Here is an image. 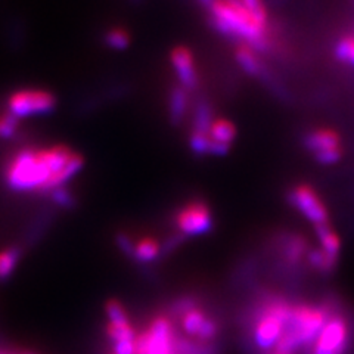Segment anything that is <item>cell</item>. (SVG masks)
<instances>
[{
	"label": "cell",
	"mask_w": 354,
	"mask_h": 354,
	"mask_svg": "<svg viewBox=\"0 0 354 354\" xmlns=\"http://www.w3.org/2000/svg\"><path fill=\"white\" fill-rule=\"evenodd\" d=\"M84 167L80 152L66 145L22 148L3 169V180L10 191L50 194L68 183Z\"/></svg>",
	"instance_id": "1"
},
{
	"label": "cell",
	"mask_w": 354,
	"mask_h": 354,
	"mask_svg": "<svg viewBox=\"0 0 354 354\" xmlns=\"http://www.w3.org/2000/svg\"><path fill=\"white\" fill-rule=\"evenodd\" d=\"M214 28L226 37H234L259 52L269 50L272 40L269 26L254 18L241 0H212L207 5Z\"/></svg>",
	"instance_id": "2"
},
{
	"label": "cell",
	"mask_w": 354,
	"mask_h": 354,
	"mask_svg": "<svg viewBox=\"0 0 354 354\" xmlns=\"http://www.w3.org/2000/svg\"><path fill=\"white\" fill-rule=\"evenodd\" d=\"M332 313H335V308L330 301L322 306L292 304L290 320L274 348L295 354L298 350L313 346Z\"/></svg>",
	"instance_id": "3"
},
{
	"label": "cell",
	"mask_w": 354,
	"mask_h": 354,
	"mask_svg": "<svg viewBox=\"0 0 354 354\" xmlns=\"http://www.w3.org/2000/svg\"><path fill=\"white\" fill-rule=\"evenodd\" d=\"M292 304L279 295H268L252 313V341L259 350L268 353L278 344L291 316Z\"/></svg>",
	"instance_id": "4"
},
{
	"label": "cell",
	"mask_w": 354,
	"mask_h": 354,
	"mask_svg": "<svg viewBox=\"0 0 354 354\" xmlns=\"http://www.w3.org/2000/svg\"><path fill=\"white\" fill-rule=\"evenodd\" d=\"M8 113L17 120L41 117L53 113L58 105L57 96L39 87L19 88L8 97Z\"/></svg>",
	"instance_id": "5"
},
{
	"label": "cell",
	"mask_w": 354,
	"mask_h": 354,
	"mask_svg": "<svg viewBox=\"0 0 354 354\" xmlns=\"http://www.w3.org/2000/svg\"><path fill=\"white\" fill-rule=\"evenodd\" d=\"M171 320L160 315L152 319L147 330L136 337V354H177Z\"/></svg>",
	"instance_id": "6"
},
{
	"label": "cell",
	"mask_w": 354,
	"mask_h": 354,
	"mask_svg": "<svg viewBox=\"0 0 354 354\" xmlns=\"http://www.w3.org/2000/svg\"><path fill=\"white\" fill-rule=\"evenodd\" d=\"M174 226L180 236H203L214 226L212 208L204 201L194 199L179 207L174 214Z\"/></svg>",
	"instance_id": "7"
},
{
	"label": "cell",
	"mask_w": 354,
	"mask_h": 354,
	"mask_svg": "<svg viewBox=\"0 0 354 354\" xmlns=\"http://www.w3.org/2000/svg\"><path fill=\"white\" fill-rule=\"evenodd\" d=\"M303 145L313 155L316 162L322 165L337 164L344 153L339 133L328 127L308 130L303 138Z\"/></svg>",
	"instance_id": "8"
},
{
	"label": "cell",
	"mask_w": 354,
	"mask_h": 354,
	"mask_svg": "<svg viewBox=\"0 0 354 354\" xmlns=\"http://www.w3.org/2000/svg\"><path fill=\"white\" fill-rule=\"evenodd\" d=\"M286 196L288 203L313 226L329 223L328 208L315 187L307 183H298L288 192Z\"/></svg>",
	"instance_id": "9"
},
{
	"label": "cell",
	"mask_w": 354,
	"mask_h": 354,
	"mask_svg": "<svg viewBox=\"0 0 354 354\" xmlns=\"http://www.w3.org/2000/svg\"><path fill=\"white\" fill-rule=\"evenodd\" d=\"M350 341L347 320L338 313H332L315 342L313 354H346Z\"/></svg>",
	"instance_id": "10"
},
{
	"label": "cell",
	"mask_w": 354,
	"mask_h": 354,
	"mask_svg": "<svg viewBox=\"0 0 354 354\" xmlns=\"http://www.w3.org/2000/svg\"><path fill=\"white\" fill-rule=\"evenodd\" d=\"M170 62L177 80H179V86H182L187 92L195 91L199 84V77L191 49L186 46L173 48L170 52Z\"/></svg>",
	"instance_id": "11"
},
{
	"label": "cell",
	"mask_w": 354,
	"mask_h": 354,
	"mask_svg": "<svg viewBox=\"0 0 354 354\" xmlns=\"http://www.w3.org/2000/svg\"><path fill=\"white\" fill-rule=\"evenodd\" d=\"M180 322L187 335L201 341H212L218 334V325L216 320L208 316L199 306H195L189 312H186L180 317Z\"/></svg>",
	"instance_id": "12"
},
{
	"label": "cell",
	"mask_w": 354,
	"mask_h": 354,
	"mask_svg": "<svg viewBox=\"0 0 354 354\" xmlns=\"http://www.w3.org/2000/svg\"><path fill=\"white\" fill-rule=\"evenodd\" d=\"M236 126L227 118H214L208 129V138L214 143V155H226L236 139Z\"/></svg>",
	"instance_id": "13"
},
{
	"label": "cell",
	"mask_w": 354,
	"mask_h": 354,
	"mask_svg": "<svg viewBox=\"0 0 354 354\" xmlns=\"http://www.w3.org/2000/svg\"><path fill=\"white\" fill-rule=\"evenodd\" d=\"M281 250L283 260L291 264L297 266L300 264L301 260H306L308 252V243L307 239L301 235H286L281 242Z\"/></svg>",
	"instance_id": "14"
},
{
	"label": "cell",
	"mask_w": 354,
	"mask_h": 354,
	"mask_svg": "<svg viewBox=\"0 0 354 354\" xmlns=\"http://www.w3.org/2000/svg\"><path fill=\"white\" fill-rule=\"evenodd\" d=\"M235 58L241 68L252 77H259L260 79V77H264L266 71H268L266 70V65L260 59L259 53L250 46H247V44H239L235 50Z\"/></svg>",
	"instance_id": "15"
},
{
	"label": "cell",
	"mask_w": 354,
	"mask_h": 354,
	"mask_svg": "<svg viewBox=\"0 0 354 354\" xmlns=\"http://www.w3.org/2000/svg\"><path fill=\"white\" fill-rule=\"evenodd\" d=\"M162 252L161 243L151 236H143L135 242L130 259L138 263H152L157 260Z\"/></svg>",
	"instance_id": "16"
},
{
	"label": "cell",
	"mask_w": 354,
	"mask_h": 354,
	"mask_svg": "<svg viewBox=\"0 0 354 354\" xmlns=\"http://www.w3.org/2000/svg\"><path fill=\"white\" fill-rule=\"evenodd\" d=\"M315 232H316V236L320 243V250H322L330 259L339 261L341 239L335 234L334 229L330 227V225L328 223V225L315 226Z\"/></svg>",
	"instance_id": "17"
},
{
	"label": "cell",
	"mask_w": 354,
	"mask_h": 354,
	"mask_svg": "<svg viewBox=\"0 0 354 354\" xmlns=\"http://www.w3.org/2000/svg\"><path fill=\"white\" fill-rule=\"evenodd\" d=\"M189 105V92L185 91L182 86L171 88L169 97V115L174 124H179L187 113Z\"/></svg>",
	"instance_id": "18"
},
{
	"label": "cell",
	"mask_w": 354,
	"mask_h": 354,
	"mask_svg": "<svg viewBox=\"0 0 354 354\" xmlns=\"http://www.w3.org/2000/svg\"><path fill=\"white\" fill-rule=\"evenodd\" d=\"M306 260L310 264V268L315 269L319 273H325V274L334 272L338 264L337 260L326 256V254L320 248H310Z\"/></svg>",
	"instance_id": "19"
},
{
	"label": "cell",
	"mask_w": 354,
	"mask_h": 354,
	"mask_svg": "<svg viewBox=\"0 0 354 354\" xmlns=\"http://www.w3.org/2000/svg\"><path fill=\"white\" fill-rule=\"evenodd\" d=\"M21 256L22 250L18 247H10L0 251V281L8 279L15 272Z\"/></svg>",
	"instance_id": "20"
},
{
	"label": "cell",
	"mask_w": 354,
	"mask_h": 354,
	"mask_svg": "<svg viewBox=\"0 0 354 354\" xmlns=\"http://www.w3.org/2000/svg\"><path fill=\"white\" fill-rule=\"evenodd\" d=\"M213 120H214L213 106L205 101L199 102L195 109V114H194L192 131L205 133V135H208V129H209V126H212Z\"/></svg>",
	"instance_id": "21"
},
{
	"label": "cell",
	"mask_w": 354,
	"mask_h": 354,
	"mask_svg": "<svg viewBox=\"0 0 354 354\" xmlns=\"http://www.w3.org/2000/svg\"><path fill=\"white\" fill-rule=\"evenodd\" d=\"M104 43L108 48L114 50H124L130 46L131 43L130 32L123 27L108 28L104 35Z\"/></svg>",
	"instance_id": "22"
},
{
	"label": "cell",
	"mask_w": 354,
	"mask_h": 354,
	"mask_svg": "<svg viewBox=\"0 0 354 354\" xmlns=\"http://www.w3.org/2000/svg\"><path fill=\"white\" fill-rule=\"evenodd\" d=\"M334 57L342 64L354 66V32L338 39L334 46Z\"/></svg>",
	"instance_id": "23"
},
{
	"label": "cell",
	"mask_w": 354,
	"mask_h": 354,
	"mask_svg": "<svg viewBox=\"0 0 354 354\" xmlns=\"http://www.w3.org/2000/svg\"><path fill=\"white\" fill-rule=\"evenodd\" d=\"M105 313L111 325H129V316L126 308L117 300H109L105 304Z\"/></svg>",
	"instance_id": "24"
},
{
	"label": "cell",
	"mask_w": 354,
	"mask_h": 354,
	"mask_svg": "<svg viewBox=\"0 0 354 354\" xmlns=\"http://www.w3.org/2000/svg\"><path fill=\"white\" fill-rule=\"evenodd\" d=\"M242 5L245 6V9L248 12L259 19L261 24L264 26H269L270 24V18H269V12H268V8H266L264 0H241Z\"/></svg>",
	"instance_id": "25"
},
{
	"label": "cell",
	"mask_w": 354,
	"mask_h": 354,
	"mask_svg": "<svg viewBox=\"0 0 354 354\" xmlns=\"http://www.w3.org/2000/svg\"><path fill=\"white\" fill-rule=\"evenodd\" d=\"M49 195L52 198V201L57 204V205L62 207V208H70L74 204V201H75L71 191L68 189V187H65V186L59 187V189L52 191Z\"/></svg>",
	"instance_id": "26"
},
{
	"label": "cell",
	"mask_w": 354,
	"mask_h": 354,
	"mask_svg": "<svg viewBox=\"0 0 354 354\" xmlns=\"http://www.w3.org/2000/svg\"><path fill=\"white\" fill-rule=\"evenodd\" d=\"M115 241H117L118 248L123 251L127 257H130L131 251H133V245H135V242L131 241V238L127 234H124V232H120V234H117V236H115Z\"/></svg>",
	"instance_id": "27"
},
{
	"label": "cell",
	"mask_w": 354,
	"mask_h": 354,
	"mask_svg": "<svg viewBox=\"0 0 354 354\" xmlns=\"http://www.w3.org/2000/svg\"><path fill=\"white\" fill-rule=\"evenodd\" d=\"M264 354H292V353H286V351H282V350H278V348H273V350L264 353Z\"/></svg>",
	"instance_id": "28"
},
{
	"label": "cell",
	"mask_w": 354,
	"mask_h": 354,
	"mask_svg": "<svg viewBox=\"0 0 354 354\" xmlns=\"http://www.w3.org/2000/svg\"><path fill=\"white\" fill-rule=\"evenodd\" d=\"M21 354H35V353H30V351H24V353H21Z\"/></svg>",
	"instance_id": "29"
},
{
	"label": "cell",
	"mask_w": 354,
	"mask_h": 354,
	"mask_svg": "<svg viewBox=\"0 0 354 354\" xmlns=\"http://www.w3.org/2000/svg\"><path fill=\"white\" fill-rule=\"evenodd\" d=\"M0 354H6V353H2V351H0Z\"/></svg>",
	"instance_id": "30"
}]
</instances>
